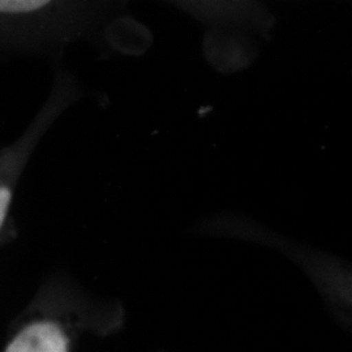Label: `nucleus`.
<instances>
[{
  "instance_id": "1",
  "label": "nucleus",
  "mask_w": 352,
  "mask_h": 352,
  "mask_svg": "<svg viewBox=\"0 0 352 352\" xmlns=\"http://www.w3.org/2000/svg\"><path fill=\"white\" fill-rule=\"evenodd\" d=\"M116 324V311L51 278L14 320L1 352H74L84 333H106Z\"/></svg>"
},
{
  "instance_id": "2",
  "label": "nucleus",
  "mask_w": 352,
  "mask_h": 352,
  "mask_svg": "<svg viewBox=\"0 0 352 352\" xmlns=\"http://www.w3.org/2000/svg\"><path fill=\"white\" fill-rule=\"evenodd\" d=\"M60 100L55 90L24 132L12 144L0 148V248L8 244L16 235L12 219L16 190L39 141L60 109Z\"/></svg>"
},
{
  "instance_id": "3",
  "label": "nucleus",
  "mask_w": 352,
  "mask_h": 352,
  "mask_svg": "<svg viewBox=\"0 0 352 352\" xmlns=\"http://www.w3.org/2000/svg\"><path fill=\"white\" fill-rule=\"evenodd\" d=\"M60 6L62 0H0V52L46 50Z\"/></svg>"
}]
</instances>
